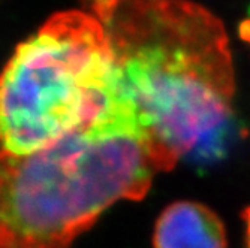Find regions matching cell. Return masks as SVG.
Here are the masks:
<instances>
[{
	"label": "cell",
	"instance_id": "277c9868",
	"mask_svg": "<svg viewBox=\"0 0 250 248\" xmlns=\"http://www.w3.org/2000/svg\"><path fill=\"white\" fill-rule=\"evenodd\" d=\"M226 245L222 220L198 202L181 200L171 204L156 221L154 248H226Z\"/></svg>",
	"mask_w": 250,
	"mask_h": 248
},
{
	"label": "cell",
	"instance_id": "7a4b0ae2",
	"mask_svg": "<svg viewBox=\"0 0 250 248\" xmlns=\"http://www.w3.org/2000/svg\"><path fill=\"white\" fill-rule=\"evenodd\" d=\"M161 172L123 102L30 154L0 150V248H67L119 200H141Z\"/></svg>",
	"mask_w": 250,
	"mask_h": 248
},
{
	"label": "cell",
	"instance_id": "8992f818",
	"mask_svg": "<svg viewBox=\"0 0 250 248\" xmlns=\"http://www.w3.org/2000/svg\"><path fill=\"white\" fill-rule=\"evenodd\" d=\"M243 220L246 223V244H247V248H250V207L244 210Z\"/></svg>",
	"mask_w": 250,
	"mask_h": 248
},
{
	"label": "cell",
	"instance_id": "5b68a950",
	"mask_svg": "<svg viewBox=\"0 0 250 248\" xmlns=\"http://www.w3.org/2000/svg\"><path fill=\"white\" fill-rule=\"evenodd\" d=\"M88 14L99 18L106 26L120 0H80Z\"/></svg>",
	"mask_w": 250,
	"mask_h": 248
},
{
	"label": "cell",
	"instance_id": "3957f363",
	"mask_svg": "<svg viewBox=\"0 0 250 248\" xmlns=\"http://www.w3.org/2000/svg\"><path fill=\"white\" fill-rule=\"evenodd\" d=\"M125 99L106 26L87 11L57 12L0 72V150L45 148Z\"/></svg>",
	"mask_w": 250,
	"mask_h": 248
},
{
	"label": "cell",
	"instance_id": "6da1fadb",
	"mask_svg": "<svg viewBox=\"0 0 250 248\" xmlns=\"http://www.w3.org/2000/svg\"><path fill=\"white\" fill-rule=\"evenodd\" d=\"M106 32L159 169L210 148L235 92L223 22L190 0H120Z\"/></svg>",
	"mask_w": 250,
	"mask_h": 248
}]
</instances>
